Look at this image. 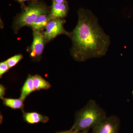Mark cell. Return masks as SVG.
<instances>
[{"label":"cell","instance_id":"obj_18","mask_svg":"<svg viewBox=\"0 0 133 133\" xmlns=\"http://www.w3.org/2000/svg\"><path fill=\"white\" fill-rule=\"evenodd\" d=\"M89 130H85V131H79L76 132V133H88Z\"/></svg>","mask_w":133,"mask_h":133},{"label":"cell","instance_id":"obj_3","mask_svg":"<svg viewBox=\"0 0 133 133\" xmlns=\"http://www.w3.org/2000/svg\"><path fill=\"white\" fill-rule=\"evenodd\" d=\"M46 9L41 5H35L27 8L16 21L17 26L21 28L31 25L39 16L45 14Z\"/></svg>","mask_w":133,"mask_h":133},{"label":"cell","instance_id":"obj_7","mask_svg":"<svg viewBox=\"0 0 133 133\" xmlns=\"http://www.w3.org/2000/svg\"><path fill=\"white\" fill-rule=\"evenodd\" d=\"M23 119L28 124H33L40 122L46 123L49 119L48 116L42 115L37 112H27L23 111Z\"/></svg>","mask_w":133,"mask_h":133},{"label":"cell","instance_id":"obj_17","mask_svg":"<svg viewBox=\"0 0 133 133\" xmlns=\"http://www.w3.org/2000/svg\"><path fill=\"white\" fill-rule=\"evenodd\" d=\"M53 1L57 3H64L65 0H53Z\"/></svg>","mask_w":133,"mask_h":133},{"label":"cell","instance_id":"obj_1","mask_svg":"<svg viewBox=\"0 0 133 133\" xmlns=\"http://www.w3.org/2000/svg\"><path fill=\"white\" fill-rule=\"evenodd\" d=\"M78 16L77 24L69 36L72 43V56L80 62L104 56L110 45V37L90 10L81 9L78 11Z\"/></svg>","mask_w":133,"mask_h":133},{"label":"cell","instance_id":"obj_9","mask_svg":"<svg viewBox=\"0 0 133 133\" xmlns=\"http://www.w3.org/2000/svg\"><path fill=\"white\" fill-rule=\"evenodd\" d=\"M34 76L29 75L22 87L20 98L24 101L26 98L35 90L33 84Z\"/></svg>","mask_w":133,"mask_h":133},{"label":"cell","instance_id":"obj_5","mask_svg":"<svg viewBox=\"0 0 133 133\" xmlns=\"http://www.w3.org/2000/svg\"><path fill=\"white\" fill-rule=\"evenodd\" d=\"M64 21L57 19L49 22L45 27L46 30L44 35L45 40L50 41L62 34L70 36V33L66 32L64 28Z\"/></svg>","mask_w":133,"mask_h":133},{"label":"cell","instance_id":"obj_10","mask_svg":"<svg viewBox=\"0 0 133 133\" xmlns=\"http://www.w3.org/2000/svg\"><path fill=\"white\" fill-rule=\"evenodd\" d=\"M3 103L5 106L14 109H21L23 111L24 101L19 98L18 99L3 98Z\"/></svg>","mask_w":133,"mask_h":133},{"label":"cell","instance_id":"obj_15","mask_svg":"<svg viewBox=\"0 0 133 133\" xmlns=\"http://www.w3.org/2000/svg\"><path fill=\"white\" fill-rule=\"evenodd\" d=\"M6 93V88L4 85L2 84L0 85V98L1 99L4 98V96L5 95Z\"/></svg>","mask_w":133,"mask_h":133},{"label":"cell","instance_id":"obj_16","mask_svg":"<svg viewBox=\"0 0 133 133\" xmlns=\"http://www.w3.org/2000/svg\"><path fill=\"white\" fill-rule=\"evenodd\" d=\"M76 132L75 131L71 130V129L67 131H61V132H58L56 133H76Z\"/></svg>","mask_w":133,"mask_h":133},{"label":"cell","instance_id":"obj_19","mask_svg":"<svg viewBox=\"0 0 133 133\" xmlns=\"http://www.w3.org/2000/svg\"><path fill=\"white\" fill-rule=\"evenodd\" d=\"M19 1L21 2H24L25 1H27V0H18Z\"/></svg>","mask_w":133,"mask_h":133},{"label":"cell","instance_id":"obj_6","mask_svg":"<svg viewBox=\"0 0 133 133\" xmlns=\"http://www.w3.org/2000/svg\"><path fill=\"white\" fill-rule=\"evenodd\" d=\"M45 37L44 35L39 31H34L33 41L31 45V57L40 56L42 54L44 48Z\"/></svg>","mask_w":133,"mask_h":133},{"label":"cell","instance_id":"obj_12","mask_svg":"<svg viewBox=\"0 0 133 133\" xmlns=\"http://www.w3.org/2000/svg\"><path fill=\"white\" fill-rule=\"evenodd\" d=\"M33 84L35 91L48 90L51 87V85L49 82L38 75L34 76Z\"/></svg>","mask_w":133,"mask_h":133},{"label":"cell","instance_id":"obj_14","mask_svg":"<svg viewBox=\"0 0 133 133\" xmlns=\"http://www.w3.org/2000/svg\"><path fill=\"white\" fill-rule=\"evenodd\" d=\"M6 60L1 62L0 63V77L1 78L3 75L7 72L9 69Z\"/></svg>","mask_w":133,"mask_h":133},{"label":"cell","instance_id":"obj_11","mask_svg":"<svg viewBox=\"0 0 133 133\" xmlns=\"http://www.w3.org/2000/svg\"><path fill=\"white\" fill-rule=\"evenodd\" d=\"M49 18L45 14L39 16L30 25L34 31H39L46 27L49 21Z\"/></svg>","mask_w":133,"mask_h":133},{"label":"cell","instance_id":"obj_13","mask_svg":"<svg viewBox=\"0 0 133 133\" xmlns=\"http://www.w3.org/2000/svg\"><path fill=\"white\" fill-rule=\"evenodd\" d=\"M22 58L23 56L21 55H18L14 56L7 59L6 61L9 69L16 65Z\"/></svg>","mask_w":133,"mask_h":133},{"label":"cell","instance_id":"obj_2","mask_svg":"<svg viewBox=\"0 0 133 133\" xmlns=\"http://www.w3.org/2000/svg\"><path fill=\"white\" fill-rule=\"evenodd\" d=\"M107 117L106 114L95 101H89L84 107L77 113L71 129L75 132L89 130Z\"/></svg>","mask_w":133,"mask_h":133},{"label":"cell","instance_id":"obj_8","mask_svg":"<svg viewBox=\"0 0 133 133\" xmlns=\"http://www.w3.org/2000/svg\"><path fill=\"white\" fill-rule=\"evenodd\" d=\"M68 10L66 3L59 4L53 1L50 17L55 19L64 17L67 14Z\"/></svg>","mask_w":133,"mask_h":133},{"label":"cell","instance_id":"obj_4","mask_svg":"<svg viewBox=\"0 0 133 133\" xmlns=\"http://www.w3.org/2000/svg\"><path fill=\"white\" fill-rule=\"evenodd\" d=\"M120 121L116 116L107 117L92 129L91 133H119Z\"/></svg>","mask_w":133,"mask_h":133}]
</instances>
